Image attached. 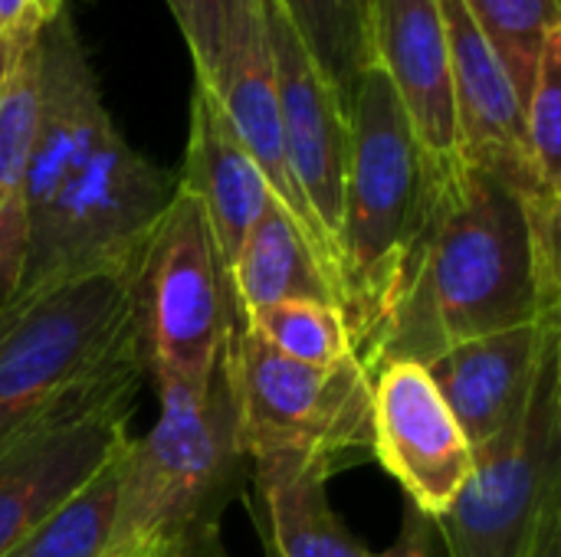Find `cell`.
Returning a JSON list of instances; mask_svg holds the SVG:
<instances>
[{
	"label": "cell",
	"mask_w": 561,
	"mask_h": 557,
	"mask_svg": "<svg viewBox=\"0 0 561 557\" xmlns=\"http://www.w3.org/2000/svg\"><path fill=\"white\" fill-rule=\"evenodd\" d=\"M128 446V443H125ZM125 453V450H122ZM122 453L30 529L3 557H102L118 506Z\"/></svg>",
	"instance_id": "obj_21"
},
{
	"label": "cell",
	"mask_w": 561,
	"mask_h": 557,
	"mask_svg": "<svg viewBox=\"0 0 561 557\" xmlns=\"http://www.w3.org/2000/svg\"><path fill=\"white\" fill-rule=\"evenodd\" d=\"M431 161L408 112L381 72L368 66L348 102V158L342 194V292L355 355L388 318L431 197Z\"/></svg>",
	"instance_id": "obj_4"
},
{
	"label": "cell",
	"mask_w": 561,
	"mask_h": 557,
	"mask_svg": "<svg viewBox=\"0 0 561 557\" xmlns=\"http://www.w3.org/2000/svg\"><path fill=\"white\" fill-rule=\"evenodd\" d=\"M66 0H0V85Z\"/></svg>",
	"instance_id": "obj_26"
},
{
	"label": "cell",
	"mask_w": 561,
	"mask_h": 557,
	"mask_svg": "<svg viewBox=\"0 0 561 557\" xmlns=\"http://www.w3.org/2000/svg\"><path fill=\"white\" fill-rule=\"evenodd\" d=\"M536 557H561V535H556V538H549L546 545H542V552Z\"/></svg>",
	"instance_id": "obj_28"
},
{
	"label": "cell",
	"mask_w": 561,
	"mask_h": 557,
	"mask_svg": "<svg viewBox=\"0 0 561 557\" xmlns=\"http://www.w3.org/2000/svg\"><path fill=\"white\" fill-rule=\"evenodd\" d=\"M266 509L270 557H371L329 502V476L293 473L256 483Z\"/></svg>",
	"instance_id": "obj_19"
},
{
	"label": "cell",
	"mask_w": 561,
	"mask_h": 557,
	"mask_svg": "<svg viewBox=\"0 0 561 557\" xmlns=\"http://www.w3.org/2000/svg\"><path fill=\"white\" fill-rule=\"evenodd\" d=\"M542 315H561L559 256L539 246L526 200L503 177L460 164L434 184L401 292L358 361L368 374L394 361L427 364Z\"/></svg>",
	"instance_id": "obj_1"
},
{
	"label": "cell",
	"mask_w": 561,
	"mask_h": 557,
	"mask_svg": "<svg viewBox=\"0 0 561 557\" xmlns=\"http://www.w3.org/2000/svg\"><path fill=\"white\" fill-rule=\"evenodd\" d=\"M434 532L447 557H536L561 535V348L519 420L473 450V473Z\"/></svg>",
	"instance_id": "obj_6"
},
{
	"label": "cell",
	"mask_w": 561,
	"mask_h": 557,
	"mask_svg": "<svg viewBox=\"0 0 561 557\" xmlns=\"http://www.w3.org/2000/svg\"><path fill=\"white\" fill-rule=\"evenodd\" d=\"M112 128L115 121L102 105L89 53L69 10L62 7L39 33L36 138L23 184L26 220L95 151V144Z\"/></svg>",
	"instance_id": "obj_14"
},
{
	"label": "cell",
	"mask_w": 561,
	"mask_h": 557,
	"mask_svg": "<svg viewBox=\"0 0 561 557\" xmlns=\"http://www.w3.org/2000/svg\"><path fill=\"white\" fill-rule=\"evenodd\" d=\"M138 256L0 302V446L138 397L148 378L131 309Z\"/></svg>",
	"instance_id": "obj_2"
},
{
	"label": "cell",
	"mask_w": 561,
	"mask_h": 557,
	"mask_svg": "<svg viewBox=\"0 0 561 557\" xmlns=\"http://www.w3.org/2000/svg\"><path fill=\"white\" fill-rule=\"evenodd\" d=\"M131 309L154 384L207 391L224 364L233 305L204 207L184 187L145 236Z\"/></svg>",
	"instance_id": "obj_7"
},
{
	"label": "cell",
	"mask_w": 561,
	"mask_h": 557,
	"mask_svg": "<svg viewBox=\"0 0 561 557\" xmlns=\"http://www.w3.org/2000/svg\"><path fill=\"white\" fill-rule=\"evenodd\" d=\"M526 118V151L539 187L561 200V30L549 36L539 76L523 108Z\"/></svg>",
	"instance_id": "obj_24"
},
{
	"label": "cell",
	"mask_w": 561,
	"mask_h": 557,
	"mask_svg": "<svg viewBox=\"0 0 561 557\" xmlns=\"http://www.w3.org/2000/svg\"><path fill=\"white\" fill-rule=\"evenodd\" d=\"M266 26L276 69L286 167L342 286V194L348 158V112L339 89L319 69L302 36L283 13L279 0H266Z\"/></svg>",
	"instance_id": "obj_9"
},
{
	"label": "cell",
	"mask_w": 561,
	"mask_h": 557,
	"mask_svg": "<svg viewBox=\"0 0 561 557\" xmlns=\"http://www.w3.org/2000/svg\"><path fill=\"white\" fill-rule=\"evenodd\" d=\"M204 85L217 95L233 135L240 138L247 154L256 161L273 197L306 230V236L312 240V246L319 250L322 263L329 266V272L339 286V276L329 263V253L319 240V230H316V223H312V217H309V210H306V204H302V197L289 177V167H286L276 69H273L270 26H266V0H233L227 36L220 46V59H217V66ZM339 292H342V286H339ZM342 312H345V299H342Z\"/></svg>",
	"instance_id": "obj_12"
},
{
	"label": "cell",
	"mask_w": 561,
	"mask_h": 557,
	"mask_svg": "<svg viewBox=\"0 0 561 557\" xmlns=\"http://www.w3.org/2000/svg\"><path fill=\"white\" fill-rule=\"evenodd\" d=\"M463 7L503 59L526 108L542 49L561 30V0H463Z\"/></svg>",
	"instance_id": "obj_23"
},
{
	"label": "cell",
	"mask_w": 561,
	"mask_h": 557,
	"mask_svg": "<svg viewBox=\"0 0 561 557\" xmlns=\"http://www.w3.org/2000/svg\"><path fill=\"white\" fill-rule=\"evenodd\" d=\"M371 456L431 522L454 506L473 473V446L431 374L414 361L371 374Z\"/></svg>",
	"instance_id": "obj_10"
},
{
	"label": "cell",
	"mask_w": 561,
	"mask_h": 557,
	"mask_svg": "<svg viewBox=\"0 0 561 557\" xmlns=\"http://www.w3.org/2000/svg\"><path fill=\"white\" fill-rule=\"evenodd\" d=\"M561 348V315L483 335L421 364L473 450L506 433L536 387L546 358Z\"/></svg>",
	"instance_id": "obj_13"
},
{
	"label": "cell",
	"mask_w": 561,
	"mask_h": 557,
	"mask_svg": "<svg viewBox=\"0 0 561 557\" xmlns=\"http://www.w3.org/2000/svg\"><path fill=\"white\" fill-rule=\"evenodd\" d=\"M131 414L135 397L33 427L0 446V557L125 450Z\"/></svg>",
	"instance_id": "obj_11"
},
{
	"label": "cell",
	"mask_w": 561,
	"mask_h": 557,
	"mask_svg": "<svg viewBox=\"0 0 561 557\" xmlns=\"http://www.w3.org/2000/svg\"><path fill=\"white\" fill-rule=\"evenodd\" d=\"M224 374L256 483L293 473L332 476L371 456V374L358 355L329 368L299 364L233 318Z\"/></svg>",
	"instance_id": "obj_5"
},
{
	"label": "cell",
	"mask_w": 561,
	"mask_h": 557,
	"mask_svg": "<svg viewBox=\"0 0 561 557\" xmlns=\"http://www.w3.org/2000/svg\"><path fill=\"white\" fill-rule=\"evenodd\" d=\"M434 538H437L434 522H431L427 515H421L417 509L408 506V512H404V519H401L398 538H394L381 555L371 557H437V552H434Z\"/></svg>",
	"instance_id": "obj_27"
},
{
	"label": "cell",
	"mask_w": 561,
	"mask_h": 557,
	"mask_svg": "<svg viewBox=\"0 0 561 557\" xmlns=\"http://www.w3.org/2000/svg\"><path fill=\"white\" fill-rule=\"evenodd\" d=\"M243 328H250L266 348L276 355L299 361V364H316L329 368L355 355L352 328L348 318L339 305L332 302H279L266 309H253L247 315H233Z\"/></svg>",
	"instance_id": "obj_22"
},
{
	"label": "cell",
	"mask_w": 561,
	"mask_h": 557,
	"mask_svg": "<svg viewBox=\"0 0 561 557\" xmlns=\"http://www.w3.org/2000/svg\"><path fill=\"white\" fill-rule=\"evenodd\" d=\"M375 62L394 85L437 181L460 161L450 49L437 0H371Z\"/></svg>",
	"instance_id": "obj_15"
},
{
	"label": "cell",
	"mask_w": 561,
	"mask_h": 557,
	"mask_svg": "<svg viewBox=\"0 0 561 557\" xmlns=\"http://www.w3.org/2000/svg\"><path fill=\"white\" fill-rule=\"evenodd\" d=\"M227 292L233 315L299 299L332 302L342 309V292L319 250L276 200L250 227L237 256L230 259Z\"/></svg>",
	"instance_id": "obj_17"
},
{
	"label": "cell",
	"mask_w": 561,
	"mask_h": 557,
	"mask_svg": "<svg viewBox=\"0 0 561 557\" xmlns=\"http://www.w3.org/2000/svg\"><path fill=\"white\" fill-rule=\"evenodd\" d=\"M279 7L348 112L362 72L375 66L371 0H279Z\"/></svg>",
	"instance_id": "obj_20"
},
{
	"label": "cell",
	"mask_w": 561,
	"mask_h": 557,
	"mask_svg": "<svg viewBox=\"0 0 561 557\" xmlns=\"http://www.w3.org/2000/svg\"><path fill=\"white\" fill-rule=\"evenodd\" d=\"M178 187L194 194L197 204L204 207L224 272L250 227L276 200L256 161L233 135L217 95L197 79L191 92V128Z\"/></svg>",
	"instance_id": "obj_16"
},
{
	"label": "cell",
	"mask_w": 561,
	"mask_h": 557,
	"mask_svg": "<svg viewBox=\"0 0 561 557\" xmlns=\"http://www.w3.org/2000/svg\"><path fill=\"white\" fill-rule=\"evenodd\" d=\"M39 39L13 62L0 85V302L13 295L26 253L23 184L36 138Z\"/></svg>",
	"instance_id": "obj_18"
},
{
	"label": "cell",
	"mask_w": 561,
	"mask_h": 557,
	"mask_svg": "<svg viewBox=\"0 0 561 557\" xmlns=\"http://www.w3.org/2000/svg\"><path fill=\"white\" fill-rule=\"evenodd\" d=\"M178 177L141 158L118 128L26 220V253L13 292L131 263L164 213Z\"/></svg>",
	"instance_id": "obj_8"
},
{
	"label": "cell",
	"mask_w": 561,
	"mask_h": 557,
	"mask_svg": "<svg viewBox=\"0 0 561 557\" xmlns=\"http://www.w3.org/2000/svg\"><path fill=\"white\" fill-rule=\"evenodd\" d=\"M168 7L187 39L194 59V79L207 82L220 59L233 0H168Z\"/></svg>",
	"instance_id": "obj_25"
},
{
	"label": "cell",
	"mask_w": 561,
	"mask_h": 557,
	"mask_svg": "<svg viewBox=\"0 0 561 557\" xmlns=\"http://www.w3.org/2000/svg\"><path fill=\"white\" fill-rule=\"evenodd\" d=\"M158 401L154 427L122 453L102 557H224L220 522L247 466L224 364L207 391L158 384Z\"/></svg>",
	"instance_id": "obj_3"
}]
</instances>
